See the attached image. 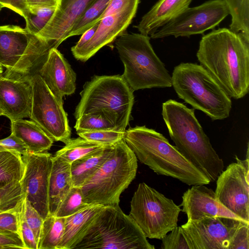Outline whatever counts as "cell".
<instances>
[{
	"label": "cell",
	"instance_id": "obj_1",
	"mask_svg": "<svg viewBox=\"0 0 249 249\" xmlns=\"http://www.w3.org/2000/svg\"><path fill=\"white\" fill-rule=\"evenodd\" d=\"M196 56L231 98L249 91V43L239 33L223 28L203 36Z\"/></svg>",
	"mask_w": 249,
	"mask_h": 249
},
{
	"label": "cell",
	"instance_id": "obj_2",
	"mask_svg": "<svg viewBox=\"0 0 249 249\" xmlns=\"http://www.w3.org/2000/svg\"><path fill=\"white\" fill-rule=\"evenodd\" d=\"M161 114L176 148L211 182L215 181L223 170L224 162L213 147L194 109L170 99L162 104Z\"/></svg>",
	"mask_w": 249,
	"mask_h": 249
},
{
	"label": "cell",
	"instance_id": "obj_3",
	"mask_svg": "<svg viewBox=\"0 0 249 249\" xmlns=\"http://www.w3.org/2000/svg\"><path fill=\"white\" fill-rule=\"evenodd\" d=\"M124 140L137 160L159 175L189 186L207 185L208 178L189 161L162 134L145 125L125 130Z\"/></svg>",
	"mask_w": 249,
	"mask_h": 249
},
{
	"label": "cell",
	"instance_id": "obj_4",
	"mask_svg": "<svg viewBox=\"0 0 249 249\" xmlns=\"http://www.w3.org/2000/svg\"><path fill=\"white\" fill-rule=\"evenodd\" d=\"M74 115L100 113L117 130L125 131L134 102L133 90L122 75H95L85 83Z\"/></svg>",
	"mask_w": 249,
	"mask_h": 249
},
{
	"label": "cell",
	"instance_id": "obj_5",
	"mask_svg": "<svg viewBox=\"0 0 249 249\" xmlns=\"http://www.w3.org/2000/svg\"><path fill=\"white\" fill-rule=\"evenodd\" d=\"M148 36L126 31L114 40L124 65L123 77L133 91L172 87V78L154 52Z\"/></svg>",
	"mask_w": 249,
	"mask_h": 249
},
{
	"label": "cell",
	"instance_id": "obj_6",
	"mask_svg": "<svg viewBox=\"0 0 249 249\" xmlns=\"http://www.w3.org/2000/svg\"><path fill=\"white\" fill-rule=\"evenodd\" d=\"M172 86L178 97L212 120L230 116L231 97L215 78L200 64L181 63L174 68Z\"/></svg>",
	"mask_w": 249,
	"mask_h": 249
},
{
	"label": "cell",
	"instance_id": "obj_7",
	"mask_svg": "<svg viewBox=\"0 0 249 249\" xmlns=\"http://www.w3.org/2000/svg\"><path fill=\"white\" fill-rule=\"evenodd\" d=\"M137 159L124 139L112 148L109 157L81 187L89 205H119L120 196L135 178Z\"/></svg>",
	"mask_w": 249,
	"mask_h": 249
},
{
	"label": "cell",
	"instance_id": "obj_8",
	"mask_svg": "<svg viewBox=\"0 0 249 249\" xmlns=\"http://www.w3.org/2000/svg\"><path fill=\"white\" fill-rule=\"evenodd\" d=\"M154 249L119 205L105 206L73 249Z\"/></svg>",
	"mask_w": 249,
	"mask_h": 249
},
{
	"label": "cell",
	"instance_id": "obj_9",
	"mask_svg": "<svg viewBox=\"0 0 249 249\" xmlns=\"http://www.w3.org/2000/svg\"><path fill=\"white\" fill-rule=\"evenodd\" d=\"M56 48L53 41L29 33L13 25L0 26V65L7 74L30 75L37 73L50 50Z\"/></svg>",
	"mask_w": 249,
	"mask_h": 249
},
{
	"label": "cell",
	"instance_id": "obj_10",
	"mask_svg": "<svg viewBox=\"0 0 249 249\" xmlns=\"http://www.w3.org/2000/svg\"><path fill=\"white\" fill-rule=\"evenodd\" d=\"M181 211L172 199L142 182L132 197L129 215L147 238L161 240L178 226Z\"/></svg>",
	"mask_w": 249,
	"mask_h": 249
},
{
	"label": "cell",
	"instance_id": "obj_11",
	"mask_svg": "<svg viewBox=\"0 0 249 249\" xmlns=\"http://www.w3.org/2000/svg\"><path fill=\"white\" fill-rule=\"evenodd\" d=\"M229 15L224 0H210L193 7H187L150 36L152 39L173 36L189 37L213 29Z\"/></svg>",
	"mask_w": 249,
	"mask_h": 249
},
{
	"label": "cell",
	"instance_id": "obj_12",
	"mask_svg": "<svg viewBox=\"0 0 249 249\" xmlns=\"http://www.w3.org/2000/svg\"><path fill=\"white\" fill-rule=\"evenodd\" d=\"M32 102L30 118L53 141L65 144L71 139V130L63 103L51 92L40 76L31 75Z\"/></svg>",
	"mask_w": 249,
	"mask_h": 249
},
{
	"label": "cell",
	"instance_id": "obj_13",
	"mask_svg": "<svg viewBox=\"0 0 249 249\" xmlns=\"http://www.w3.org/2000/svg\"><path fill=\"white\" fill-rule=\"evenodd\" d=\"M229 164L216 179L214 191L217 200L225 207L249 223V145L247 157Z\"/></svg>",
	"mask_w": 249,
	"mask_h": 249
},
{
	"label": "cell",
	"instance_id": "obj_14",
	"mask_svg": "<svg viewBox=\"0 0 249 249\" xmlns=\"http://www.w3.org/2000/svg\"><path fill=\"white\" fill-rule=\"evenodd\" d=\"M53 156L47 152H29L22 156L24 169L20 184L23 193L44 219L49 214L48 190Z\"/></svg>",
	"mask_w": 249,
	"mask_h": 249
},
{
	"label": "cell",
	"instance_id": "obj_15",
	"mask_svg": "<svg viewBox=\"0 0 249 249\" xmlns=\"http://www.w3.org/2000/svg\"><path fill=\"white\" fill-rule=\"evenodd\" d=\"M243 221L215 217L187 221L181 226L194 249H228L234 233Z\"/></svg>",
	"mask_w": 249,
	"mask_h": 249
},
{
	"label": "cell",
	"instance_id": "obj_16",
	"mask_svg": "<svg viewBox=\"0 0 249 249\" xmlns=\"http://www.w3.org/2000/svg\"><path fill=\"white\" fill-rule=\"evenodd\" d=\"M31 75L0 74V113L10 121L30 117L33 93Z\"/></svg>",
	"mask_w": 249,
	"mask_h": 249
},
{
	"label": "cell",
	"instance_id": "obj_17",
	"mask_svg": "<svg viewBox=\"0 0 249 249\" xmlns=\"http://www.w3.org/2000/svg\"><path fill=\"white\" fill-rule=\"evenodd\" d=\"M137 11L129 9L103 17L91 38L81 48L71 50L74 58L86 62L102 48L114 42L126 31Z\"/></svg>",
	"mask_w": 249,
	"mask_h": 249
},
{
	"label": "cell",
	"instance_id": "obj_18",
	"mask_svg": "<svg viewBox=\"0 0 249 249\" xmlns=\"http://www.w3.org/2000/svg\"><path fill=\"white\" fill-rule=\"evenodd\" d=\"M192 186L182 196L179 205L187 216V221L225 217L243 220L225 207L216 197L214 191L205 186ZM244 221V220H243Z\"/></svg>",
	"mask_w": 249,
	"mask_h": 249
},
{
	"label": "cell",
	"instance_id": "obj_19",
	"mask_svg": "<svg viewBox=\"0 0 249 249\" xmlns=\"http://www.w3.org/2000/svg\"><path fill=\"white\" fill-rule=\"evenodd\" d=\"M37 73L62 103L64 96L73 94L76 89V74L57 48L50 50Z\"/></svg>",
	"mask_w": 249,
	"mask_h": 249
},
{
	"label": "cell",
	"instance_id": "obj_20",
	"mask_svg": "<svg viewBox=\"0 0 249 249\" xmlns=\"http://www.w3.org/2000/svg\"><path fill=\"white\" fill-rule=\"evenodd\" d=\"M95 0H59L58 7L44 27L36 34L58 46L68 38V35L79 18Z\"/></svg>",
	"mask_w": 249,
	"mask_h": 249
},
{
	"label": "cell",
	"instance_id": "obj_21",
	"mask_svg": "<svg viewBox=\"0 0 249 249\" xmlns=\"http://www.w3.org/2000/svg\"><path fill=\"white\" fill-rule=\"evenodd\" d=\"M193 0H159L134 26L140 33L151 35L184 9Z\"/></svg>",
	"mask_w": 249,
	"mask_h": 249
},
{
	"label": "cell",
	"instance_id": "obj_22",
	"mask_svg": "<svg viewBox=\"0 0 249 249\" xmlns=\"http://www.w3.org/2000/svg\"><path fill=\"white\" fill-rule=\"evenodd\" d=\"M72 187L71 164L54 155L53 157L49 178V214L55 215L60 205Z\"/></svg>",
	"mask_w": 249,
	"mask_h": 249
},
{
	"label": "cell",
	"instance_id": "obj_23",
	"mask_svg": "<svg viewBox=\"0 0 249 249\" xmlns=\"http://www.w3.org/2000/svg\"><path fill=\"white\" fill-rule=\"evenodd\" d=\"M105 206L89 205L66 217L64 234L57 249H73Z\"/></svg>",
	"mask_w": 249,
	"mask_h": 249
},
{
	"label": "cell",
	"instance_id": "obj_24",
	"mask_svg": "<svg viewBox=\"0 0 249 249\" xmlns=\"http://www.w3.org/2000/svg\"><path fill=\"white\" fill-rule=\"evenodd\" d=\"M11 131L25 144L30 152H47L53 141L34 121L19 119L11 121Z\"/></svg>",
	"mask_w": 249,
	"mask_h": 249
},
{
	"label": "cell",
	"instance_id": "obj_25",
	"mask_svg": "<svg viewBox=\"0 0 249 249\" xmlns=\"http://www.w3.org/2000/svg\"><path fill=\"white\" fill-rule=\"evenodd\" d=\"M113 146L105 147L71 164L73 186L81 188L97 172L109 157Z\"/></svg>",
	"mask_w": 249,
	"mask_h": 249
},
{
	"label": "cell",
	"instance_id": "obj_26",
	"mask_svg": "<svg viewBox=\"0 0 249 249\" xmlns=\"http://www.w3.org/2000/svg\"><path fill=\"white\" fill-rule=\"evenodd\" d=\"M24 169L22 155L0 149V188L11 182L20 181Z\"/></svg>",
	"mask_w": 249,
	"mask_h": 249
},
{
	"label": "cell",
	"instance_id": "obj_27",
	"mask_svg": "<svg viewBox=\"0 0 249 249\" xmlns=\"http://www.w3.org/2000/svg\"><path fill=\"white\" fill-rule=\"evenodd\" d=\"M66 217L49 214L44 219L37 249H57L64 232Z\"/></svg>",
	"mask_w": 249,
	"mask_h": 249
},
{
	"label": "cell",
	"instance_id": "obj_28",
	"mask_svg": "<svg viewBox=\"0 0 249 249\" xmlns=\"http://www.w3.org/2000/svg\"><path fill=\"white\" fill-rule=\"evenodd\" d=\"M231 17L230 29L249 43V0H224Z\"/></svg>",
	"mask_w": 249,
	"mask_h": 249
},
{
	"label": "cell",
	"instance_id": "obj_29",
	"mask_svg": "<svg viewBox=\"0 0 249 249\" xmlns=\"http://www.w3.org/2000/svg\"><path fill=\"white\" fill-rule=\"evenodd\" d=\"M105 147L88 141L80 137L70 139L65 145L57 151L55 156L71 164L74 160L96 152Z\"/></svg>",
	"mask_w": 249,
	"mask_h": 249
},
{
	"label": "cell",
	"instance_id": "obj_30",
	"mask_svg": "<svg viewBox=\"0 0 249 249\" xmlns=\"http://www.w3.org/2000/svg\"><path fill=\"white\" fill-rule=\"evenodd\" d=\"M111 0H95L73 26L68 38L82 35L101 20Z\"/></svg>",
	"mask_w": 249,
	"mask_h": 249
},
{
	"label": "cell",
	"instance_id": "obj_31",
	"mask_svg": "<svg viewBox=\"0 0 249 249\" xmlns=\"http://www.w3.org/2000/svg\"><path fill=\"white\" fill-rule=\"evenodd\" d=\"M88 206L84 201L81 188L73 186L60 205L54 215L67 217Z\"/></svg>",
	"mask_w": 249,
	"mask_h": 249
},
{
	"label": "cell",
	"instance_id": "obj_32",
	"mask_svg": "<svg viewBox=\"0 0 249 249\" xmlns=\"http://www.w3.org/2000/svg\"><path fill=\"white\" fill-rule=\"evenodd\" d=\"M74 128L76 132L116 129L109 120L100 113L88 114L81 116L76 119Z\"/></svg>",
	"mask_w": 249,
	"mask_h": 249
},
{
	"label": "cell",
	"instance_id": "obj_33",
	"mask_svg": "<svg viewBox=\"0 0 249 249\" xmlns=\"http://www.w3.org/2000/svg\"><path fill=\"white\" fill-rule=\"evenodd\" d=\"M76 132L79 137L103 146L114 145L124 139L125 133L116 129Z\"/></svg>",
	"mask_w": 249,
	"mask_h": 249
},
{
	"label": "cell",
	"instance_id": "obj_34",
	"mask_svg": "<svg viewBox=\"0 0 249 249\" xmlns=\"http://www.w3.org/2000/svg\"><path fill=\"white\" fill-rule=\"evenodd\" d=\"M55 9L49 8H28V13L24 18L25 29L33 35H36L46 25Z\"/></svg>",
	"mask_w": 249,
	"mask_h": 249
},
{
	"label": "cell",
	"instance_id": "obj_35",
	"mask_svg": "<svg viewBox=\"0 0 249 249\" xmlns=\"http://www.w3.org/2000/svg\"><path fill=\"white\" fill-rule=\"evenodd\" d=\"M24 196L20 181L11 182L0 188V213L15 208Z\"/></svg>",
	"mask_w": 249,
	"mask_h": 249
},
{
	"label": "cell",
	"instance_id": "obj_36",
	"mask_svg": "<svg viewBox=\"0 0 249 249\" xmlns=\"http://www.w3.org/2000/svg\"><path fill=\"white\" fill-rule=\"evenodd\" d=\"M161 240L162 249H194L191 240L181 226L175 227Z\"/></svg>",
	"mask_w": 249,
	"mask_h": 249
},
{
	"label": "cell",
	"instance_id": "obj_37",
	"mask_svg": "<svg viewBox=\"0 0 249 249\" xmlns=\"http://www.w3.org/2000/svg\"><path fill=\"white\" fill-rule=\"evenodd\" d=\"M20 201L18 211V218L19 235L22 239L25 249H37L35 235L27 223L24 215V198Z\"/></svg>",
	"mask_w": 249,
	"mask_h": 249
},
{
	"label": "cell",
	"instance_id": "obj_38",
	"mask_svg": "<svg viewBox=\"0 0 249 249\" xmlns=\"http://www.w3.org/2000/svg\"><path fill=\"white\" fill-rule=\"evenodd\" d=\"M24 215L26 221L32 230L38 244L43 219L30 202L24 198Z\"/></svg>",
	"mask_w": 249,
	"mask_h": 249
},
{
	"label": "cell",
	"instance_id": "obj_39",
	"mask_svg": "<svg viewBox=\"0 0 249 249\" xmlns=\"http://www.w3.org/2000/svg\"><path fill=\"white\" fill-rule=\"evenodd\" d=\"M20 202L15 208L0 213V229L19 235L18 211Z\"/></svg>",
	"mask_w": 249,
	"mask_h": 249
},
{
	"label": "cell",
	"instance_id": "obj_40",
	"mask_svg": "<svg viewBox=\"0 0 249 249\" xmlns=\"http://www.w3.org/2000/svg\"><path fill=\"white\" fill-rule=\"evenodd\" d=\"M249 223L242 222L234 233L228 249H249Z\"/></svg>",
	"mask_w": 249,
	"mask_h": 249
},
{
	"label": "cell",
	"instance_id": "obj_41",
	"mask_svg": "<svg viewBox=\"0 0 249 249\" xmlns=\"http://www.w3.org/2000/svg\"><path fill=\"white\" fill-rule=\"evenodd\" d=\"M0 149L12 151L22 156L29 152L22 141L12 133L8 137L0 140Z\"/></svg>",
	"mask_w": 249,
	"mask_h": 249
},
{
	"label": "cell",
	"instance_id": "obj_42",
	"mask_svg": "<svg viewBox=\"0 0 249 249\" xmlns=\"http://www.w3.org/2000/svg\"><path fill=\"white\" fill-rule=\"evenodd\" d=\"M140 0H111L101 19L107 15L115 14L129 9H138Z\"/></svg>",
	"mask_w": 249,
	"mask_h": 249
},
{
	"label": "cell",
	"instance_id": "obj_43",
	"mask_svg": "<svg viewBox=\"0 0 249 249\" xmlns=\"http://www.w3.org/2000/svg\"><path fill=\"white\" fill-rule=\"evenodd\" d=\"M25 249L22 239L17 233L0 229V249Z\"/></svg>",
	"mask_w": 249,
	"mask_h": 249
},
{
	"label": "cell",
	"instance_id": "obj_44",
	"mask_svg": "<svg viewBox=\"0 0 249 249\" xmlns=\"http://www.w3.org/2000/svg\"><path fill=\"white\" fill-rule=\"evenodd\" d=\"M3 7L10 9L24 18L28 13V8L25 0H0Z\"/></svg>",
	"mask_w": 249,
	"mask_h": 249
},
{
	"label": "cell",
	"instance_id": "obj_45",
	"mask_svg": "<svg viewBox=\"0 0 249 249\" xmlns=\"http://www.w3.org/2000/svg\"><path fill=\"white\" fill-rule=\"evenodd\" d=\"M28 8H49L56 9L59 0H25Z\"/></svg>",
	"mask_w": 249,
	"mask_h": 249
},
{
	"label": "cell",
	"instance_id": "obj_46",
	"mask_svg": "<svg viewBox=\"0 0 249 249\" xmlns=\"http://www.w3.org/2000/svg\"><path fill=\"white\" fill-rule=\"evenodd\" d=\"M100 21L84 32L76 44L71 47V50L78 49L86 44L93 36L98 27Z\"/></svg>",
	"mask_w": 249,
	"mask_h": 249
},
{
	"label": "cell",
	"instance_id": "obj_47",
	"mask_svg": "<svg viewBox=\"0 0 249 249\" xmlns=\"http://www.w3.org/2000/svg\"><path fill=\"white\" fill-rule=\"evenodd\" d=\"M3 73V67L0 65V74Z\"/></svg>",
	"mask_w": 249,
	"mask_h": 249
},
{
	"label": "cell",
	"instance_id": "obj_48",
	"mask_svg": "<svg viewBox=\"0 0 249 249\" xmlns=\"http://www.w3.org/2000/svg\"><path fill=\"white\" fill-rule=\"evenodd\" d=\"M3 7V6L0 4V12L1 11L2 8Z\"/></svg>",
	"mask_w": 249,
	"mask_h": 249
},
{
	"label": "cell",
	"instance_id": "obj_49",
	"mask_svg": "<svg viewBox=\"0 0 249 249\" xmlns=\"http://www.w3.org/2000/svg\"><path fill=\"white\" fill-rule=\"evenodd\" d=\"M1 116V114L0 113V116Z\"/></svg>",
	"mask_w": 249,
	"mask_h": 249
}]
</instances>
